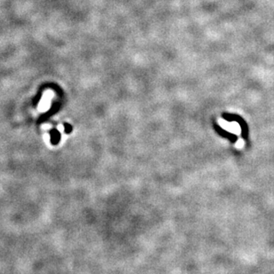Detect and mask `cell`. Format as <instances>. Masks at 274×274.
I'll use <instances>...</instances> for the list:
<instances>
[{
  "label": "cell",
  "mask_w": 274,
  "mask_h": 274,
  "mask_svg": "<svg viewBox=\"0 0 274 274\" xmlns=\"http://www.w3.org/2000/svg\"><path fill=\"white\" fill-rule=\"evenodd\" d=\"M64 131H65L67 133H69V132L71 131V127H70L68 124H66L65 127H64Z\"/></svg>",
  "instance_id": "obj_4"
},
{
  "label": "cell",
  "mask_w": 274,
  "mask_h": 274,
  "mask_svg": "<svg viewBox=\"0 0 274 274\" xmlns=\"http://www.w3.org/2000/svg\"><path fill=\"white\" fill-rule=\"evenodd\" d=\"M244 145H245V142L242 139H239L236 141V143H235V146H236V148H238V149H241L242 147L244 146Z\"/></svg>",
  "instance_id": "obj_3"
},
{
  "label": "cell",
  "mask_w": 274,
  "mask_h": 274,
  "mask_svg": "<svg viewBox=\"0 0 274 274\" xmlns=\"http://www.w3.org/2000/svg\"><path fill=\"white\" fill-rule=\"evenodd\" d=\"M60 133L56 131H52L51 133V140L52 141L53 144H57L59 142V139H60Z\"/></svg>",
  "instance_id": "obj_2"
},
{
  "label": "cell",
  "mask_w": 274,
  "mask_h": 274,
  "mask_svg": "<svg viewBox=\"0 0 274 274\" xmlns=\"http://www.w3.org/2000/svg\"><path fill=\"white\" fill-rule=\"evenodd\" d=\"M226 131L233 133L235 135H240L241 133V128L238 122H229Z\"/></svg>",
  "instance_id": "obj_1"
}]
</instances>
